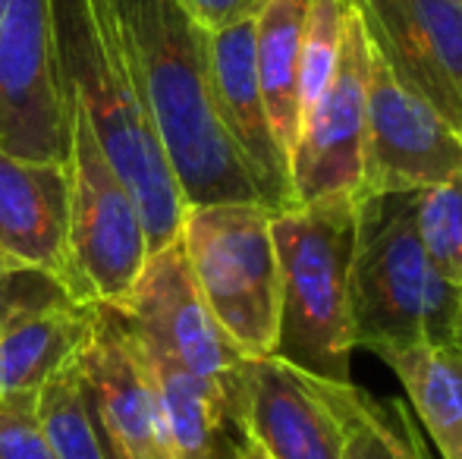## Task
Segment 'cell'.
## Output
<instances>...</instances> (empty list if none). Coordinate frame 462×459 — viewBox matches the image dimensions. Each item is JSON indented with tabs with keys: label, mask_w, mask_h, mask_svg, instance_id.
<instances>
[{
	"label": "cell",
	"mask_w": 462,
	"mask_h": 459,
	"mask_svg": "<svg viewBox=\"0 0 462 459\" xmlns=\"http://www.w3.org/2000/svg\"><path fill=\"white\" fill-rule=\"evenodd\" d=\"M402 88L462 135V0H346Z\"/></svg>",
	"instance_id": "11"
},
{
	"label": "cell",
	"mask_w": 462,
	"mask_h": 459,
	"mask_svg": "<svg viewBox=\"0 0 462 459\" xmlns=\"http://www.w3.org/2000/svg\"><path fill=\"white\" fill-rule=\"evenodd\" d=\"M0 459H54L35 416V399L0 403Z\"/></svg>",
	"instance_id": "25"
},
{
	"label": "cell",
	"mask_w": 462,
	"mask_h": 459,
	"mask_svg": "<svg viewBox=\"0 0 462 459\" xmlns=\"http://www.w3.org/2000/svg\"><path fill=\"white\" fill-rule=\"evenodd\" d=\"M92 308L79 302L51 306L0 337V403L38 397V390L86 344Z\"/></svg>",
	"instance_id": "16"
},
{
	"label": "cell",
	"mask_w": 462,
	"mask_h": 459,
	"mask_svg": "<svg viewBox=\"0 0 462 459\" xmlns=\"http://www.w3.org/2000/svg\"><path fill=\"white\" fill-rule=\"evenodd\" d=\"M208 63L220 123L255 179L258 196L271 211L290 208V161L271 126L255 73V16L208 32Z\"/></svg>",
	"instance_id": "14"
},
{
	"label": "cell",
	"mask_w": 462,
	"mask_h": 459,
	"mask_svg": "<svg viewBox=\"0 0 462 459\" xmlns=\"http://www.w3.org/2000/svg\"><path fill=\"white\" fill-rule=\"evenodd\" d=\"M233 459H271V456L264 454V450L258 447L255 441H249V437H243V435H239L236 450H233Z\"/></svg>",
	"instance_id": "27"
},
{
	"label": "cell",
	"mask_w": 462,
	"mask_h": 459,
	"mask_svg": "<svg viewBox=\"0 0 462 459\" xmlns=\"http://www.w3.org/2000/svg\"><path fill=\"white\" fill-rule=\"evenodd\" d=\"M148 359L164 406L167 459H233L236 441H230L233 422L226 399L154 349H148Z\"/></svg>",
	"instance_id": "18"
},
{
	"label": "cell",
	"mask_w": 462,
	"mask_h": 459,
	"mask_svg": "<svg viewBox=\"0 0 462 459\" xmlns=\"http://www.w3.org/2000/svg\"><path fill=\"white\" fill-rule=\"evenodd\" d=\"M274 211L262 202L186 208L180 243L205 306L249 359L274 355L280 325V264Z\"/></svg>",
	"instance_id": "5"
},
{
	"label": "cell",
	"mask_w": 462,
	"mask_h": 459,
	"mask_svg": "<svg viewBox=\"0 0 462 459\" xmlns=\"http://www.w3.org/2000/svg\"><path fill=\"white\" fill-rule=\"evenodd\" d=\"M60 86L92 123L104 154L133 192L148 252L173 243L186 198L154 126L133 44L114 0H51Z\"/></svg>",
	"instance_id": "1"
},
{
	"label": "cell",
	"mask_w": 462,
	"mask_h": 459,
	"mask_svg": "<svg viewBox=\"0 0 462 459\" xmlns=\"http://www.w3.org/2000/svg\"><path fill=\"white\" fill-rule=\"evenodd\" d=\"M262 4L264 0H183L189 16L205 32L226 29V25L239 23V19L255 16Z\"/></svg>",
	"instance_id": "26"
},
{
	"label": "cell",
	"mask_w": 462,
	"mask_h": 459,
	"mask_svg": "<svg viewBox=\"0 0 462 459\" xmlns=\"http://www.w3.org/2000/svg\"><path fill=\"white\" fill-rule=\"evenodd\" d=\"M230 418L271 459H343L334 381L315 378L277 355L245 359Z\"/></svg>",
	"instance_id": "12"
},
{
	"label": "cell",
	"mask_w": 462,
	"mask_h": 459,
	"mask_svg": "<svg viewBox=\"0 0 462 459\" xmlns=\"http://www.w3.org/2000/svg\"><path fill=\"white\" fill-rule=\"evenodd\" d=\"M35 416L54 459H110L79 353L38 390Z\"/></svg>",
	"instance_id": "20"
},
{
	"label": "cell",
	"mask_w": 462,
	"mask_h": 459,
	"mask_svg": "<svg viewBox=\"0 0 462 459\" xmlns=\"http://www.w3.org/2000/svg\"><path fill=\"white\" fill-rule=\"evenodd\" d=\"M453 177H462V135L368 48L362 198L409 196Z\"/></svg>",
	"instance_id": "10"
},
{
	"label": "cell",
	"mask_w": 462,
	"mask_h": 459,
	"mask_svg": "<svg viewBox=\"0 0 462 459\" xmlns=\"http://www.w3.org/2000/svg\"><path fill=\"white\" fill-rule=\"evenodd\" d=\"M381 359L406 387L440 459H462V344H415Z\"/></svg>",
	"instance_id": "17"
},
{
	"label": "cell",
	"mask_w": 462,
	"mask_h": 459,
	"mask_svg": "<svg viewBox=\"0 0 462 459\" xmlns=\"http://www.w3.org/2000/svg\"><path fill=\"white\" fill-rule=\"evenodd\" d=\"M343 19H346L343 0H309L302 50H299V126L330 86L343 38Z\"/></svg>",
	"instance_id": "23"
},
{
	"label": "cell",
	"mask_w": 462,
	"mask_h": 459,
	"mask_svg": "<svg viewBox=\"0 0 462 459\" xmlns=\"http://www.w3.org/2000/svg\"><path fill=\"white\" fill-rule=\"evenodd\" d=\"M309 0H264L255 13V73L286 161L299 135V50Z\"/></svg>",
	"instance_id": "19"
},
{
	"label": "cell",
	"mask_w": 462,
	"mask_h": 459,
	"mask_svg": "<svg viewBox=\"0 0 462 459\" xmlns=\"http://www.w3.org/2000/svg\"><path fill=\"white\" fill-rule=\"evenodd\" d=\"M343 459H428L402 403H383L356 384H334Z\"/></svg>",
	"instance_id": "21"
},
{
	"label": "cell",
	"mask_w": 462,
	"mask_h": 459,
	"mask_svg": "<svg viewBox=\"0 0 462 459\" xmlns=\"http://www.w3.org/2000/svg\"><path fill=\"white\" fill-rule=\"evenodd\" d=\"M114 308L133 325L148 349L183 368L195 381L214 387L226 406H233L249 355L239 353L205 306L180 236L148 252L133 289Z\"/></svg>",
	"instance_id": "7"
},
{
	"label": "cell",
	"mask_w": 462,
	"mask_h": 459,
	"mask_svg": "<svg viewBox=\"0 0 462 459\" xmlns=\"http://www.w3.org/2000/svg\"><path fill=\"white\" fill-rule=\"evenodd\" d=\"M186 205L262 202L217 114L208 32L183 0H114ZM264 205V202H262Z\"/></svg>",
	"instance_id": "2"
},
{
	"label": "cell",
	"mask_w": 462,
	"mask_h": 459,
	"mask_svg": "<svg viewBox=\"0 0 462 459\" xmlns=\"http://www.w3.org/2000/svg\"><path fill=\"white\" fill-rule=\"evenodd\" d=\"M0 252L57 277L82 302L69 262L67 164L19 158L0 148Z\"/></svg>",
	"instance_id": "15"
},
{
	"label": "cell",
	"mask_w": 462,
	"mask_h": 459,
	"mask_svg": "<svg viewBox=\"0 0 462 459\" xmlns=\"http://www.w3.org/2000/svg\"><path fill=\"white\" fill-rule=\"evenodd\" d=\"M353 349L462 344V287L431 268L412 224L409 196L362 198L349 268Z\"/></svg>",
	"instance_id": "3"
},
{
	"label": "cell",
	"mask_w": 462,
	"mask_h": 459,
	"mask_svg": "<svg viewBox=\"0 0 462 459\" xmlns=\"http://www.w3.org/2000/svg\"><path fill=\"white\" fill-rule=\"evenodd\" d=\"M359 205H290L271 215L280 264L274 355L334 384H353L349 268Z\"/></svg>",
	"instance_id": "4"
},
{
	"label": "cell",
	"mask_w": 462,
	"mask_h": 459,
	"mask_svg": "<svg viewBox=\"0 0 462 459\" xmlns=\"http://www.w3.org/2000/svg\"><path fill=\"white\" fill-rule=\"evenodd\" d=\"M107 450H110V459H129L126 454H123L120 447H114V444H110V441H107Z\"/></svg>",
	"instance_id": "28"
},
{
	"label": "cell",
	"mask_w": 462,
	"mask_h": 459,
	"mask_svg": "<svg viewBox=\"0 0 462 459\" xmlns=\"http://www.w3.org/2000/svg\"><path fill=\"white\" fill-rule=\"evenodd\" d=\"M63 302L76 299L67 293V287L57 277L29 268V264L0 252V337L10 327H16L19 321L29 318V315L44 312L51 306H63Z\"/></svg>",
	"instance_id": "24"
},
{
	"label": "cell",
	"mask_w": 462,
	"mask_h": 459,
	"mask_svg": "<svg viewBox=\"0 0 462 459\" xmlns=\"http://www.w3.org/2000/svg\"><path fill=\"white\" fill-rule=\"evenodd\" d=\"M63 105L69 129V262L76 287L82 306H116L133 289L148 258L145 221L79 101L63 92Z\"/></svg>",
	"instance_id": "6"
},
{
	"label": "cell",
	"mask_w": 462,
	"mask_h": 459,
	"mask_svg": "<svg viewBox=\"0 0 462 459\" xmlns=\"http://www.w3.org/2000/svg\"><path fill=\"white\" fill-rule=\"evenodd\" d=\"M365 86L368 41L359 16L346 4L343 38L330 86L324 88L321 101L302 120L290 154L292 205L362 202Z\"/></svg>",
	"instance_id": "9"
},
{
	"label": "cell",
	"mask_w": 462,
	"mask_h": 459,
	"mask_svg": "<svg viewBox=\"0 0 462 459\" xmlns=\"http://www.w3.org/2000/svg\"><path fill=\"white\" fill-rule=\"evenodd\" d=\"M97 422L129 459H167L164 406L148 349L114 306L95 302L92 327L79 346Z\"/></svg>",
	"instance_id": "13"
},
{
	"label": "cell",
	"mask_w": 462,
	"mask_h": 459,
	"mask_svg": "<svg viewBox=\"0 0 462 459\" xmlns=\"http://www.w3.org/2000/svg\"><path fill=\"white\" fill-rule=\"evenodd\" d=\"M0 148L67 164L69 129L51 0H0Z\"/></svg>",
	"instance_id": "8"
},
{
	"label": "cell",
	"mask_w": 462,
	"mask_h": 459,
	"mask_svg": "<svg viewBox=\"0 0 462 459\" xmlns=\"http://www.w3.org/2000/svg\"><path fill=\"white\" fill-rule=\"evenodd\" d=\"M412 224L431 268L453 287H462V177L409 192Z\"/></svg>",
	"instance_id": "22"
}]
</instances>
